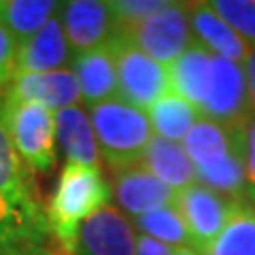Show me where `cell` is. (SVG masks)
Masks as SVG:
<instances>
[{
  "label": "cell",
  "instance_id": "4dcf8cb0",
  "mask_svg": "<svg viewBox=\"0 0 255 255\" xmlns=\"http://www.w3.org/2000/svg\"><path fill=\"white\" fill-rule=\"evenodd\" d=\"M2 107H4V87L0 85V115H2Z\"/></svg>",
  "mask_w": 255,
  "mask_h": 255
},
{
  "label": "cell",
  "instance_id": "277c9868",
  "mask_svg": "<svg viewBox=\"0 0 255 255\" xmlns=\"http://www.w3.org/2000/svg\"><path fill=\"white\" fill-rule=\"evenodd\" d=\"M90 119L98 140L100 155L111 170L140 164L142 153L153 138L147 111L128 105L122 98L90 107Z\"/></svg>",
  "mask_w": 255,
  "mask_h": 255
},
{
  "label": "cell",
  "instance_id": "603a6c76",
  "mask_svg": "<svg viewBox=\"0 0 255 255\" xmlns=\"http://www.w3.org/2000/svg\"><path fill=\"white\" fill-rule=\"evenodd\" d=\"M136 232L142 236H149L153 241L164 245H170L172 249H183V247H194L191 236L187 232V226L183 221L177 206H164V209L151 211L147 215L132 219Z\"/></svg>",
  "mask_w": 255,
  "mask_h": 255
},
{
  "label": "cell",
  "instance_id": "6da1fadb",
  "mask_svg": "<svg viewBox=\"0 0 255 255\" xmlns=\"http://www.w3.org/2000/svg\"><path fill=\"white\" fill-rule=\"evenodd\" d=\"M243 126L226 128L202 115L183 140V149L202 185L234 202L249 200L255 204L245 168Z\"/></svg>",
  "mask_w": 255,
  "mask_h": 255
},
{
  "label": "cell",
  "instance_id": "7a4b0ae2",
  "mask_svg": "<svg viewBox=\"0 0 255 255\" xmlns=\"http://www.w3.org/2000/svg\"><path fill=\"white\" fill-rule=\"evenodd\" d=\"M111 200V185L100 168L64 164L45 211L47 230L64 255H75L77 234L96 211Z\"/></svg>",
  "mask_w": 255,
  "mask_h": 255
},
{
  "label": "cell",
  "instance_id": "ba28073f",
  "mask_svg": "<svg viewBox=\"0 0 255 255\" xmlns=\"http://www.w3.org/2000/svg\"><path fill=\"white\" fill-rule=\"evenodd\" d=\"M174 206H177V211L181 213L183 221H185L194 249H198L204 255L211 243L228 226L236 202L198 181L187 189L179 191Z\"/></svg>",
  "mask_w": 255,
  "mask_h": 255
},
{
  "label": "cell",
  "instance_id": "3957f363",
  "mask_svg": "<svg viewBox=\"0 0 255 255\" xmlns=\"http://www.w3.org/2000/svg\"><path fill=\"white\" fill-rule=\"evenodd\" d=\"M45 213L38 209L30 168L21 162L0 122V238H43Z\"/></svg>",
  "mask_w": 255,
  "mask_h": 255
},
{
  "label": "cell",
  "instance_id": "f1b7e54d",
  "mask_svg": "<svg viewBox=\"0 0 255 255\" xmlns=\"http://www.w3.org/2000/svg\"><path fill=\"white\" fill-rule=\"evenodd\" d=\"M136 255H174V249L170 245H164V243L153 241V238H149V236L138 234Z\"/></svg>",
  "mask_w": 255,
  "mask_h": 255
},
{
  "label": "cell",
  "instance_id": "5b68a950",
  "mask_svg": "<svg viewBox=\"0 0 255 255\" xmlns=\"http://www.w3.org/2000/svg\"><path fill=\"white\" fill-rule=\"evenodd\" d=\"M11 145L30 170L49 172L58 162L55 113L41 105L4 102L0 115Z\"/></svg>",
  "mask_w": 255,
  "mask_h": 255
},
{
  "label": "cell",
  "instance_id": "4316f807",
  "mask_svg": "<svg viewBox=\"0 0 255 255\" xmlns=\"http://www.w3.org/2000/svg\"><path fill=\"white\" fill-rule=\"evenodd\" d=\"M0 255H53L43 238H0Z\"/></svg>",
  "mask_w": 255,
  "mask_h": 255
},
{
  "label": "cell",
  "instance_id": "d4e9b609",
  "mask_svg": "<svg viewBox=\"0 0 255 255\" xmlns=\"http://www.w3.org/2000/svg\"><path fill=\"white\" fill-rule=\"evenodd\" d=\"M164 6H168V0H113L109 2L117 30L130 28L134 23L151 17L153 13L162 11Z\"/></svg>",
  "mask_w": 255,
  "mask_h": 255
},
{
  "label": "cell",
  "instance_id": "30bf717a",
  "mask_svg": "<svg viewBox=\"0 0 255 255\" xmlns=\"http://www.w3.org/2000/svg\"><path fill=\"white\" fill-rule=\"evenodd\" d=\"M138 232L113 204L96 211L79 228L75 255H136Z\"/></svg>",
  "mask_w": 255,
  "mask_h": 255
},
{
  "label": "cell",
  "instance_id": "52a82bcc",
  "mask_svg": "<svg viewBox=\"0 0 255 255\" xmlns=\"http://www.w3.org/2000/svg\"><path fill=\"white\" fill-rule=\"evenodd\" d=\"M109 49L113 53L117 68L119 98L126 100L128 105L149 111L159 98L170 94L168 66L142 53L119 32L109 43Z\"/></svg>",
  "mask_w": 255,
  "mask_h": 255
},
{
  "label": "cell",
  "instance_id": "83f0119b",
  "mask_svg": "<svg viewBox=\"0 0 255 255\" xmlns=\"http://www.w3.org/2000/svg\"><path fill=\"white\" fill-rule=\"evenodd\" d=\"M243 149H245V168L251 194L255 198V111L247 117L243 126Z\"/></svg>",
  "mask_w": 255,
  "mask_h": 255
},
{
  "label": "cell",
  "instance_id": "f546056e",
  "mask_svg": "<svg viewBox=\"0 0 255 255\" xmlns=\"http://www.w3.org/2000/svg\"><path fill=\"white\" fill-rule=\"evenodd\" d=\"M245 75H247V85H249V100H251V109L255 111V47L249 49V55L243 64Z\"/></svg>",
  "mask_w": 255,
  "mask_h": 255
},
{
  "label": "cell",
  "instance_id": "7402d4cb",
  "mask_svg": "<svg viewBox=\"0 0 255 255\" xmlns=\"http://www.w3.org/2000/svg\"><path fill=\"white\" fill-rule=\"evenodd\" d=\"M204 255H255V204L236 202L234 213Z\"/></svg>",
  "mask_w": 255,
  "mask_h": 255
},
{
  "label": "cell",
  "instance_id": "9c48e42d",
  "mask_svg": "<svg viewBox=\"0 0 255 255\" xmlns=\"http://www.w3.org/2000/svg\"><path fill=\"white\" fill-rule=\"evenodd\" d=\"M253 113L249 85L243 64L215 58L211 62V90L202 107V115L226 128H238Z\"/></svg>",
  "mask_w": 255,
  "mask_h": 255
},
{
  "label": "cell",
  "instance_id": "484cf974",
  "mask_svg": "<svg viewBox=\"0 0 255 255\" xmlns=\"http://www.w3.org/2000/svg\"><path fill=\"white\" fill-rule=\"evenodd\" d=\"M17 49L19 43L0 21V85H6L17 73Z\"/></svg>",
  "mask_w": 255,
  "mask_h": 255
},
{
  "label": "cell",
  "instance_id": "ffe728a7",
  "mask_svg": "<svg viewBox=\"0 0 255 255\" xmlns=\"http://www.w3.org/2000/svg\"><path fill=\"white\" fill-rule=\"evenodd\" d=\"M62 2L55 0H0V21L19 45L45 28L60 13Z\"/></svg>",
  "mask_w": 255,
  "mask_h": 255
},
{
  "label": "cell",
  "instance_id": "cb8c5ba5",
  "mask_svg": "<svg viewBox=\"0 0 255 255\" xmlns=\"http://www.w3.org/2000/svg\"><path fill=\"white\" fill-rule=\"evenodd\" d=\"M209 4L245 43L255 47V0H215Z\"/></svg>",
  "mask_w": 255,
  "mask_h": 255
},
{
  "label": "cell",
  "instance_id": "8fae6325",
  "mask_svg": "<svg viewBox=\"0 0 255 255\" xmlns=\"http://www.w3.org/2000/svg\"><path fill=\"white\" fill-rule=\"evenodd\" d=\"M62 26L75 58L107 47L117 34L109 2L100 0H68L60 6Z\"/></svg>",
  "mask_w": 255,
  "mask_h": 255
},
{
  "label": "cell",
  "instance_id": "7c38bea8",
  "mask_svg": "<svg viewBox=\"0 0 255 255\" xmlns=\"http://www.w3.org/2000/svg\"><path fill=\"white\" fill-rule=\"evenodd\" d=\"M4 102L41 105L58 113L62 109L79 107L83 98L73 68H66L41 75H15L4 85Z\"/></svg>",
  "mask_w": 255,
  "mask_h": 255
},
{
  "label": "cell",
  "instance_id": "d6986e66",
  "mask_svg": "<svg viewBox=\"0 0 255 255\" xmlns=\"http://www.w3.org/2000/svg\"><path fill=\"white\" fill-rule=\"evenodd\" d=\"M211 62L213 55L204 47L196 45L168 66L170 92L194 105L200 113L211 90Z\"/></svg>",
  "mask_w": 255,
  "mask_h": 255
},
{
  "label": "cell",
  "instance_id": "44dd1931",
  "mask_svg": "<svg viewBox=\"0 0 255 255\" xmlns=\"http://www.w3.org/2000/svg\"><path fill=\"white\" fill-rule=\"evenodd\" d=\"M149 122L153 128L155 136L172 140V142H183L189 130L196 126V122L202 117V113L187 100H183L177 94H166L159 98L153 107L149 109Z\"/></svg>",
  "mask_w": 255,
  "mask_h": 255
},
{
  "label": "cell",
  "instance_id": "8992f818",
  "mask_svg": "<svg viewBox=\"0 0 255 255\" xmlns=\"http://www.w3.org/2000/svg\"><path fill=\"white\" fill-rule=\"evenodd\" d=\"M117 32L164 66L174 64L183 53L198 45L189 21V4L185 2H168V6L151 17Z\"/></svg>",
  "mask_w": 255,
  "mask_h": 255
},
{
  "label": "cell",
  "instance_id": "2e32d148",
  "mask_svg": "<svg viewBox=\"0 0 255 255\" xmlns=\"http://www.w3.org/2000/svg\"><path fill=\"white\" fill-rule=\"evenodd\" d=\"M55 134L68 164H81L100 168V149L94 134L90 111L81 105L68 107L55 113Z\"/></svg>",
  "mask_w": 255,
  "mask_h": 255
},
{
  "label": "cell",
  "instance_id": "9a60e30c",
  "mask_svg": "<svg viewBox=\"0 0 255 255\" xmlns=\"http://www.w3.org/2000/svg\"><path fill=\"white\" fill-rule=\"evenodd\" d=\"M189 21L196 41H200V47H204L211 55L234 64H245L251 47L230 28L226 19L215 13L209 2H191Z\"/></svg>",
  "mask_w": 255,
  "mask_h": 255
},
{
  "label": "cell",
  "instance_id": "ac0fdd59",
  "mask_svg": "<svg viewBox=\"0 0 255 255\" xmlns=\"http://www.w3.org/2000/svg\"><path fill=\"white\" fill-rule=\"evenodd\" d=\"M73 73L79 81L81 98L87 107H96L107 100L119 98L117 68L109 45L102 49L77 55L73 62Z\"/></svg>",
  "mask_w": 255,
  "mask_h": 255
},
{
  "label": "cell",
  "instance_id": "e0dca14e",
  "mask_svg": "<svg viewBox=\"0 0 255 255\" xmlns=\"http://www.w3.org/2000/svg\"><path fill=\"white\" fill-rule=\"evenodd\" d=\"M140 166L177 194L198 183V172L181 142L159 138L155 134L142 153Z\"/></svg>",
  "mask_w": 255,
  "mask_h": 255
},
{
  "label": "cell",
  "instance_id": "5bb4252c",
  "mask_svg": "<svg viewBox=\"0 0 255 255\" xmlns=\"http://www.w3.org/2000/svg\"><path fill=\"white\" fill-rule=\"evenodd\" d=\"M75 53L70 49L60 13L45 23L41 32L23 41L17 49V73L15 75H41L73 68Z\"/></svg>",
  "mask_w": 255,
  "mask_h": 255
},
{
  "label": "cell",
  "instance_id": "4fadbf2b",
  "mask_svg": "<svg viewBox=\"0 0 255 255\" xmlns=\"http://www.w3.org/2000/svg\"><path fill=\"white\" fill-rule=\"evenodd\" d=\"M111 196H113L117 209L132 219L164 209V206H174L177 202V191L164 185L140 164L113 172Z\"/></svg>",
  "mask_w": 255,
  "mask_h": 255
}]
</instances>
